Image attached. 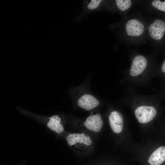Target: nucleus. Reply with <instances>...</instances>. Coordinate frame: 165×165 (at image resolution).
Segmentation results:
<instances>
[{"instance_id": "7", "label": "nucleus", "mask_w": 165, "mask_h": 165, "mask_svg": "<svg viewBox=\"0 0 165 165\" xmlns=\"http://www.w3.org/2000/svg\"><path fill=\"white\" fill-rule=\"evenodd\" d=\"M77 104L81 108L90 110L97 107L99 105V101L93 95L84 93L78 98Z\"/></svg>"}, {"instance_id": "8", "label": "nucleus", "mask_w": 165, "mask_h": 165, "mask_svg": "<svg viewBox=\"0 0 165 165\" xmlns=\"http://www.w3.org/2000/svg\"><path fill=\"white\" fill-rule=\"evenodd\" d=\"M103 125V120L99 113L89 116L84 122V125L87 129L95 132H100Z\"/></svg>"}, {"instance_id": "4", "label": "nucleus", "mask_w": 165, "mask_h": 165, "mask_svg": "<svg viewBox=\"0 0 165 165\" xmlns=\"http://www.w3.org/2000/svg\"><path fill=\"white\" fill-rule=\"evenodd\" d=\"M156 110L153 106H141L135 110V115L138 122L142 123H148L156 115Z\"/></svg>"}, {"instance_id": "2", "label": "nucleus", "mask_w": 165, "mask_h": 165, "mask_svg": "<svg viewBox=\"0 0 165 165\" xmlns=\"http://www.w3.org/2000/svg\"><path fill=\"white\" fill-rule=\"evenodd\" d=\"M145 16L147 24L146 38L153 50L165 51V19L156 16Z\"/></svg>"}, {"instance_id": "3", "label": "nucleus", "mask_w": 165, "mask_h": 165, "mask_svg": "<svg viewBox=\"0 0 165 165\" xmlns=\"http://www.w3.org/2000/svg\"><path fill=\"white\" fill-rule=\"evenodd\" d=\"M141 11L165 19V0H137Z\"/></svg>"}, {"instance_id": "6", "label": "nucleus", "mask_w": 165, "mask_h": 165, "mask_svg": "<svg viewBox=\"0 0 165 165\" xmlns=\"http://www.w3.org/2000/svg\"><path fill=\"white\" fill-rule=\"evenodd\" d=\"M69 146L82 145L89 146L91 145L92 141L90 137L84 133L70 134L66 138Z\"/></svg>"}, {"instance_id": "1", "label": "nucleus", "mask_w": 165, "mask_h": 165, "mask_svg": "<svg viewBox=\"0 0 165 165\" xmlns=\"http://www.w3.org/2000/svg\"><path fill=\"white\" fill-rule=\"evenodd\" d=\"M147 21L141 13L124 16L122 23V38L127 46L148 44L146 38Z\"/></svg>"}, {"instance_id": "5", "label": "nucleus", "mask_w": 165, "mask_h": 165, "mask_svg": "<svg viewBox=\"0 0 165 165\" xmlns=\"http://www.w3.org/2000/svg\"><path fill=\"white\" fill-rule=\"evenodd\" d=\"M148 61L144 55L136 54L133 58L130 70L131 75L138 76L142 73L147 68Z\"/></svg>"}, {"instance_id": "13", "label": "nucleus", "mask_w": 165, "mask_h": 165, "mask_svg": "<svg viewBox=\"0 0 165 165\" xmlns=\"http://www.w3.org/2000/svg\"><path fill=\"white\" fill-rule=\"evenodd\" d=\"M101 0H92L88 5V8L90 9H94L99 6Z\"/></svg>"}, {"instance_id": "10", "label": "nucleus", "mask_w": 165, "mask_h": 165, "mask_svg": "<svg viewBox=\"0 0 165 165\" xmlns=\"http://www.w3.org/2000/svg\"><path fill=\"white\" fill-rule=\"evenodd\" d=\"M165 161V146H161L152 154L148 162L151 165H160Z\"/></svg>"}, {"instance_id": "12", "label": "nucleus", "mask_w": 165, "mask_h": 165, "mask_svg": "<svg viewBox=\"0 0 165 165\" xmlns=\"http://www.w3.org/2000/svg\"><path fill=\"white\" fill-rule=\"evenodd\" d=\"M49 121L47 123V126L53 131L58 134L63 132L64 127L61 124V118L57 115L52 116L49 118Z\"/></svg>"}, {"instance_id": "11", "label": "nucleus", "mask_w": 165, "mask_h": 165, "mask_svg": "<svg viewBox=\"0 0 165 165\" xmlns=\"http://www.w3.org/2000/svg\"><path fill=\"white\" fill-rule=\"evenodd\" d=\"M115 2L117 7L125 16L128 14L130 10L136 6L137 0H116Z\"/></svg>"}, {"instance_id": "9", "label": "nucleus", "mask_w": 165, "mask_h": 165, "mask_svg": "<svg viewBox=\"0 0 165 165\" xmlns=\"http://www.w3.org/2000/svg\"><path fill=\"white\" fill-rule=\"evenodd\" d=\"M111 127L113 132L119 134L122 131L123 125V119L121 114L118 111L111 112L108 117Z\"/></svg>"}]
</instances>
